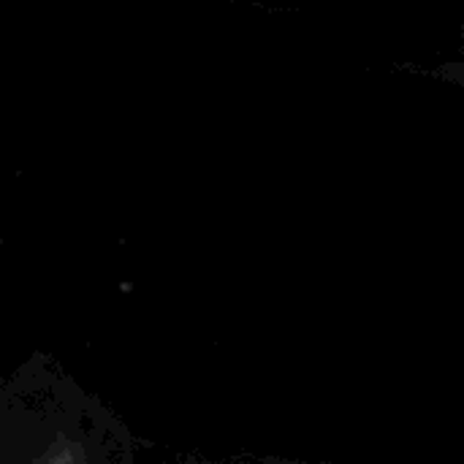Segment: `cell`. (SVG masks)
<instances>
[{
  "instance_id": "6da1fadb",
  "label": "cell",
  "mask_w": 464,
  "mask_h": 464,
  "mask_svg": "<svg viewBox=\"0 0 464 464\" xmlns=\"http://www.w3.org/2000/svg\"><path fill=\"white\" fill-rule=\"evenodd\" d=\"M141 438L60 359L30 353L0 378V464H141Z\"/></svg>"
},
{
  "instance_id": "7a4b0ae2",
  "label": "cell",
  "mask_w": 464,
  "mask_h": 464,
  "mask_svg": "<svg viewBox=\"0 0 464 464\" xmlns=\"http://www.w3.org/2000/svg\"><path fill=\"white\" fill-rule=\"evenodd\" d=\"M160 464H337L321 462V459H296V457H280V454H264L250 449H228V451H204V449H188V451H171Z\"/></svg>"
}]
</instances>
